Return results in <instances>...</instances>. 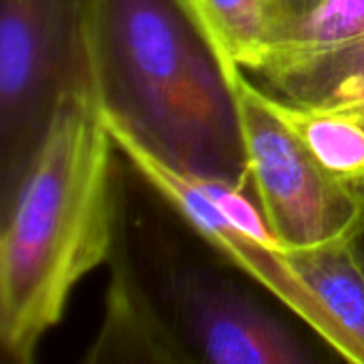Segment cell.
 <instances>
[{
    "label": "cell",
    "instance_id": "obj_1",
    "mask_svg": "<svg viewBox=\"0 0 364 364\" xmlns=\"http://www.w3.org/2000/svg\"><path fill=\"white\" fill-rule=\"evenodd\" d=\"M85 51L111 130L183 175L247 190L237 64L192 0H90Z\"/></svg>",
    "mask_w": 364,
    "mask_h": 364
},
{
    "label": "cell",
    "instance_id": "obj_2",
    "mask_svg": "<svg viewBox=\"0 0 364 364\" xmlns=\"http://www.w3.org/2000/svg\"><path fill=\"white\" fill-rule=\"evenodd\" d=\"M115 149L92 87L66 96L0 211V348L6 360L32 363L79 282L113 256Z\"/></svg>",
    "mask_w": 364,
    "mask_h": 364
},
{
    "label": "cell",
    "instance_id": "obj_3",
    "mask_svg": "<svg viewBox=\"0 0 364 364\" xmlns=\"http://www.w3.org/2000/svg\"><path fill=\"white\" fill-rule=\"evenodd\" d=\"M90 0H0V211L55 111L90 90Z\"/></svg>",
    "mask_w": 364,
    "mask_h": 364
},
{
    "label": "cell",
    "instance_id": "obj_4",
    "mask_svg": "<svg viewBox=\"0 0 364 364\" xmlns=\"http://www.w3.org/2000/svg\"><path fill=\"white\" fill-rule=\"evenodd\" d=\"M111 136L117 151L124 154L132 168L192 226L200 239L269 290L339 358L363 364L360 350L320 296L296 273L288 254L273 237L260 205L256 207L252 203L247 190L226 181L183 175L141 149L126 134L111 130Z\"/></svg>",
    "mask_w": 364,
    "mask_h": 364
},
{
    "label": "cell",
    "instance_id": "obj_5",
    "mask_svg": "<svg viewBox=\"0 0 364 364\" xmlns=\"http://www.w3.org/2000/svg\"><path fill=\"white\" fill-rule=\"evenodd\" d=\"M232 85L250 186L284 252L348 237L360 215L363 194L324 171L305 143L271 109L264 87L239 66L232 70Z\"/></svg>",
    "mask_w": 364,
    "mask_h": 364
},
{
    "label": "cell",
    "instance_id": "obj_6",
    "mask_svg": "<svg viewBox=\"0 0 364 364\" xmlns=\"http://www.w3.org/2000/svg\"><path fill=\"white\" fill-rule=\"evenodd\" d=\"M192 363L303 364L305 341L247 290L196 264L168 267L162 296Z\"/></svg>",
    "mask_w": 364,
    "mask_h": 364
},
{
    "label": "cell",
    "instance_id": "obj_7",
    "mask_svg": "<svg viewBox=\"0 0 364 364\" xmlns=\"http://www.w3.org/2000/svg\"><path fill=\"white\" fill-rule=\"evenodd\" d=\"M85 363H192L162 301L147 294L124 258H115L105 320Z\"/></svg>",
    "mask_w": 364,
    "mask_h": 364
},
{
    "label": "cell",
    "instance_id": "obj_8",
    "mask_svg": "<svg viewBox=\"0 0 364 364\" xmlns=\"http://www.w3.org/2000/svg\"><path fill=\"white\" fill-rule=\"evenodd\" d=\"M267 98L271 109L305 143L324 171L363 194L364 113L346 107L294 102L271 92H267Z\"/></svg>",
    "mask_w": 364,
    "mask_h": 364
},
{
    "label": "cell",
    "instance_id": "obj_9",
    "mask_svg": "<svg viewBox=\"0 0 364 364\" xmlns=\"http://www.w3.org/2000/svg\"><path fill=\"white\" fill-rule=\"evenodd\" d=\"M256 79L260 87L286 100L364 113V36Z\"/></svg>",
    "mask_w": 364,
    "mask_h": 364
},
{
    "label": "cell",
    "instance_id": "obj_10",
    "mask_svg": "<svg viewBox=\"0 0 364 364\" xmlns=\"http://www.w3.org/2000/svg\"><path fill=\"white\" fill-rule=\"evenodd\" d=\"M286 254L296 273L356 343L364 364V271L352 254L348 237L305 250H288Z\"/></svg>",
    "mask_w": 364,
    "mask_h": 364
},
{
    "label": "cell",
    "instance_id": "obj_11",
    "mask_svg": "<svg viewBox=\"0 0 364 364\" xmlns=\"http://www.w3.org/2000/svg\"><path fill=\"white\" fill-rule=\"evenodd\" d=\"M222 53L247 68L273 41L277 17L273 0H192Z\"/></svg>",
    "mask_w": 364,
    "mask_h": 364
},
{
    "label": "cell",
    "instance_id": "obj_12",
    "mask_svg": "<svg viewBox=\"0 0 364 364\" xmlns=\"http://www.w3.org/2000/svg\"><path fill=\"white\" fill-rule=\"evenodd\" d=\"M275 2V17H277V26H275V34H273V41L288 28L292 26L294 21L311 15L320 4L322 0H273ZM271 41V43H273ZM269 43V45H271Z\"/></svg>",
    "mask_w": 364,
    "mask_h": 364
},
{
    "label": "cell",
    "instance_id": "obj_13",
    "mask_svg": "<svg viewBox=\"0 0 364 364\" xmlns=\"http://www.w3.org/2000/svg\"><path fill=\"white\" fill-rule=\"evenodd\" d=\"M348 243L352 247V254L356 256L358 264L364 271V192H363V207H360V215L354 224V228L348 235Z\"/></svg>",
    "mask_w": 364,
    "mask_h": 364
}]
</instances>
